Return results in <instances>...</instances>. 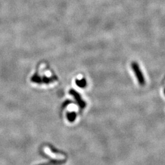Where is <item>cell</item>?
<instances>
[{
    "mask_svg": "<svg viewBox=\"0 0 165 165\" xmlns=\"http://www.w3.org/2000/svg\"><path fill=\"white\" fill-rule=\"evenodd\" d=\"M131 68L133 69V70L135 74L136 77L137 78L138 81L139 83L141 86H144L145 83V79L143 76V74L141 72L138 64L136 63H133L131 64Z\"/></svg>",
    "mask_w": 165,
    "mask_h": 165,
    "instance_id": "6da1fadb",
    "label": "cell"
},
{
    "mask_svg": "<svg viewBox=\"0 0 165 165\" xmlns=\"http://www.w3.org/2000/svg\"><path fill=\"white\" fill-rule=\"evenodd\" d=\"M69 93H70V95H72L75 99L77 102L78 103L79 106H80L81 108H84L86 106V102L82 99V98H81V97L80 96V95L79 93H78L77 91H75L74 90V89L70 90Z\"/></svg>",
    "mask_w": 165,
    "mask_h": 165,
    "instance_id": "7a4b0ae2",
    "label": "cell"
},
{
    "mask_svg": "<svg viewBox=\"0 0 165 165\" xmlns=\"http://www.w3.org/2000/svg\"><path fill=\"white\" fill-rule=\"evenodd\" d=\"M65 161L64 160H53L51 161H49L47 163L41 164L39 165H61L63 163H64Z\"/></svg>",
    "mask_w": 165,
    "mask_h": 165,
    "instance_id": "3957f363",
    "label": "cell"
},
{
    "mask_svg": "<svg viewBox=\"0 0 165 165\" xmlns=\"http://www.w3.org/2000/svg\"><path fill=\"white\" fill-rule=\"evenodd\" d=\"M76 84L80 88H84L87 84V82L84 78H82L81 80H77Z\"/></svg>",
    "mask_w": 165,
    "mask_h": 165,
    "instance_id": "277c9868",
    "label": "cell"
},
{
    "mask_svg": "<svg viewBox=\"0 0 165 165\" xmlns=\"http://www.w3.org/2000/svg\"><path fill=\"white\" fill-rule=\"evenodd\" d=\"M67 119L70 122H74L77 117V114L75 112H71V113H69L67 114Z\"/></svg>",
    "mask_w": 165,
    "mask_h": 165,
    "instance_id": "5b68a950",
    "label": "cell"
},
{
    "mask_svg": "<svg viewBox=\"0 0 165 165\" xmlns=\"http://www.w3.org/2000/svg\"><path fill=\"white\" fill-rule=\"evenodd\" d=\"M164 94H165V89H164Z\"/></svg>",
    "mask_w": 165,
    "mask_h": 165,
    "instance_id": "8992f818",
    "label": "cell"
}]
</instances>
